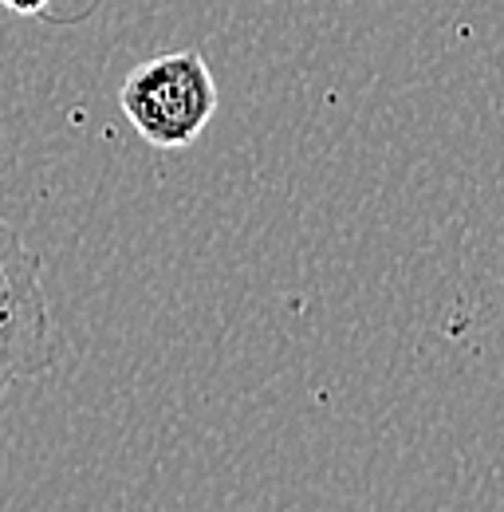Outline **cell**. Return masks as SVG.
I'll use <instances>...</instances> for the list:
<instances>
[{"instance_id":"cell-1","label":"cell","mask_w":504,"mask_h":512,"mask_svg":"<svg viewBox=\"0 0 504 512\" xmlns=\"http://www.w3.org/2000/svg\"><path fill=\"white\" fill-rule=\"evenodd\" d=\"M126 123L146 146L182 150L217 115V83L201 52H166L130 67L119 87Z\"/></svg>"},{"instance_id":"cell-3","label":"cell","mask_w":504,"mask_h":512,"mask_svg":"<svg viewBox=\"0 0 504 512\" xmlns=\"http://www.w3.org/2000/svg\"><path fill=\"white\" fill-rule=\"evenodd\" d=\"M12 16H36V12H44V4L48 0H0Z\"/></svg>"},{"instance_id":"cell-2","label":"cell","mask_w":504,"mask_h":512,"mask_svg":"<svg viewBox=\"0 0 504 512\" xmlns=\"http://www.w3.org/2000/svg\"><path fill=\"white\" fill-rule=\"evenodd\" d=\"M56 363V327L32 253L12 221L0 217V394L48 375Z\"/></svg>"}]
</instances>
